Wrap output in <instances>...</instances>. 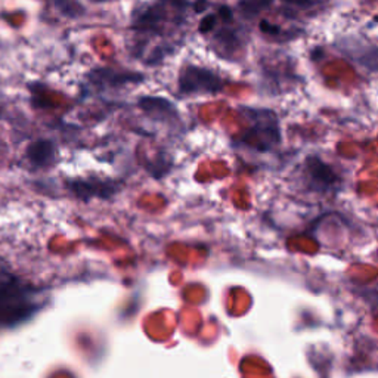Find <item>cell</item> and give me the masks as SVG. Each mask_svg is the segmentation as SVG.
I'll return each mask as SVG.
<instances>
[{
	"mask_svg": "<svg viewBox=\"0 0 378 378\" xmlns=\"http://www.w3.org/2000/svg\"><path fill=\"white\" fill-rule=\"evenodd\" d=\"M40 307L37 290H32L16 276L0 285V325L12 327L27 321Z\"/></svg>",
	"mask_w": 378,
	"mask_h": 378,
	"instance_id": "6da1fadb",
	"label": "cell"
},
{
	"mask_svg": "<svg viewBox=\"0 0 378 378\" xmlns=\"http://www.w3.org/2000/svg\"><path fill=\"white\" fill-rule=\"evenodd\" d=\"M224 80L217 74L201 67H185L179 75V91L191 93H217L224 89Z\"/></svg>",
	"mask_w": 378,
	"mask_h": 378,
	"instance_id": "7a4b0ae2",
	"label": "cell"
},
{
	"mask_svg": "<svg viewBox=\"0 0 378 378\" xmlns=\"http://www.w3.org/2000/svg\"><path fill=\"white\" fill-rule=\"evenodd\" d=\"M257 115L259 117H251L256 120V123L253 128H251L250 133H247L244 141L250 147H253L259 151H268L281 141L278 123L272 113H269L268 117H263L265 111L260 110L257 111Z\"/></svg>",
	"mask_w": 378,
	"mask_h": 378,
	"instance_id": "3957f363",
	"label": "cell"
},
{
	"mask_svg": "<svg viewBox=\"0 0 378 378\" xmlns=\"http://www.w3.org/2000/svg\"><path fill=\"white\" fill-rule=\"evenodd\" d=\"M305 179L307 188L316 192H333L340 185V178L333 167L316 157L306 160Z\"/></svg>",
	"mask_w": 378,
	"mask_h": 378,
	"instance_id": "277c9868",
	"label": "cell"
},
{
	"mask_svg": "<svg viewBox=\"0 0 378 378\" xmlns=\"http://www.w3.org/2000/svg\"><path fill=\"white\" fill-rule=\"evenodd\" d=\"M185 0H158L157 3L147 8L145 11L137 18L134 27L142 32H158L160 27L164 25L166 18L170 11L176 9H185Z\"/></svg>",
	"mask_w": 378,
	"mask_h": 378,
	"instance_id": "5b68a950",
	"label": "cell"
},
{
	"mask_svg": "<svg viewBox=\"0 0 378 378\" xmlns=\"http://www.w3.org/2000/svg\"><path fill=\"white\" fill-rule=\"evenodd\" d=\"M69 188L75 197L83 200H91L95 197H110L114 192L113 185L102 180L93 179H75L69 183Z\"/></svg>",
	"mask_w": 378,
	"mask_h": 378,
	"instance_id": "8992f818",
	"label": "cell"
},
{
	"mask_svg": "<svg viewBox=\"0 0 378 378\" xmlns=\"http://www.w3.org/2000/svg\"><path fill=\"white\" fill-rule=\"evenodd\" d=\"M346 45V43H344ZM347 55L356 61L364 69L370 71H378V46L377 45H359L353 43V46L346 45Z\"/></svg>",
	"mask_w": 378,
	"mask_h": 378,
	"instance_id": "52a82bcc",
	"label": "cell"
},
{
	"mask_svg": "<svg viewBox=\"0 0 378 378\" xmlns=\"http://www.w3.org/2000/svg\"><path fill=\"white\" fill-rule=\"evenodd\" d=\"M91 82L92 84L96 86H108V87H115V86H123L126 83L130 82H137V80H142L141 75L137 74H121L114 70H95L91 74Z\"/></svg>",
	"mask_w": 378,
	"mask_h": 378,
	"instance_id": "ba28073f",
	"label": "cell"
},
{
	"mask_svg": "<svg viewBox=\"0 0 378 378\" xmlns=\"http://www.w3.org/2000/svg\"><path fill=\"white\" fill-rule=\"evenodd\" d=\"M28 160H30L37 167H46L55 158V147L51 141L38 139L33 142L27 150Z\"/></svg>",
	"mask_w": 378,
	"mask_h": 378,
	"instance_id": "9c48e42d",
	"label": "cell"
},
{
	"mask_svg": "<svg viewBox=\"0 0 378 378\" xmlns=\"http://www.w3.org/2000/svg\"><path fill=\"white\" fill-rule=\"evenodd\" d=\"M139 106L151 115H160V117H172L174 114V106L167 99L158 98V96H145L139 99Z\"/></svg>",
	"mask_w": 378,
	"mask_h": 378,
	"instance_id": "30bf717a",
	"label": "cell"
},
{
	"mask_svg": "<svg viewBox=\"0 0 378 378\" xmlns=\"http://www.w3.org/2000/svg\"><path fill=\"white\" fill-rule=\"evenodd\" d=\"M54 5L58 11L69 18H77L84 14V8L79 0H54Z\"/></svg>",
	"mask_w": 378,
	"mask_h": 378,
	"instance_id": "8fae6325",
	"label": "cell"
},
{
	"mask_svg": "<svg viewBox=\"0 0 378 378\" xmlns=\"http://www.w3.org/2000/svg\"><path fill=\"white\" fill-rule=\"evenodd\" d=\"M269 2L270 0H242L239 6L246 14H257L265 6H268Z\"/></svg>",
	"mask_w": 378,
	"mask_h": 378,
	"instance_id": "7c38bea8",
	"label": "cell"
},
{
	"mask_svg": "<svg viewBox=\"0 0 378 378\" xmlns=\"http://www.w3.org/2000/svg\"><path fill=\"white\" fill-rule=\"evenodd\" d=\"M216 25V16L215 15H207L206 18H202V21L200 24V32L201 33H209Z\"/></svg>",
	"mask_w": 378,
	"mask_h": 378,
	"instance_id": "4fadbf2b",
	"label": "cell"
},
{
	"mask_svg": "<svg viewBox=\"0 0 378 378\" xmlns=\"http://www.w3.org/2000/svg\"><path fill=\"white\" fill-rule=\"evenodd\" d=\"M95 2H106V0H95Z\"/></svg>",
	"mask_w": 378,
	"mask_h": 378,
	"instance_id": "5bb4252c",
	"label": "cell"
},
{
	"mask_svg": "<svg viewBox=\"0 0 378 378\" xmlns=\"http://www.w3.org/2000/svg\"><path fill=\"white\" fill-rule=\"evenodd\" d=\"M0 115H2V110H0Z\"/></svg>",
	"mask_w": 378,
	"mask_h": 378,
	"instance_id": "9a60e30c",
	"label": "cell"
}]
</instances>
